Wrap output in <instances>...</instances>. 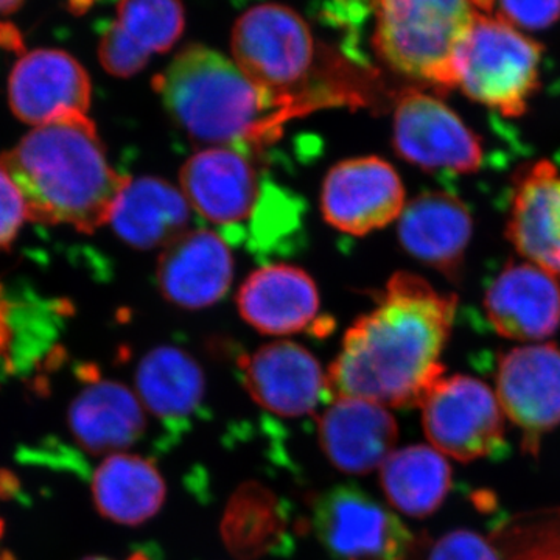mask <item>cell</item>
<instances>
[{
  "instance_id": "1",
  "label": "cell",
  "mask_w": 560,
  "mask_h": 560,
  "mask_svg": "<svg viewBox=\"0 0 560 560\" xmlns=\"http://www.w3.org/2000/svg\"><path fill=\"white\" fill-rule=\"evenodd\" d=\"M458 298L418 275L396 272L377 304L346 331L327 377L331 396L382 407L420 405L442 375Z\"/></svg>"
},
{
  "instance_id": "2",
  "label": "cell",
  "mask_w": 560,
  "mask_h": 560,
  "mask_svg": "<svg viewBox=\"0 0 560 560\" xmlns=\"http://www.w3.org/2000/svg\"><path fill=\"white\" fill-rule=\"evenodd\" d=\"M27 206L28 220L92 234L108 224L127 176L109 164L88 114H66L33 128L0 154Z\"/></svg>"
},
{
  "instance_id": "3",
  "label": "cell",
  "mask_w": 560,
  "mask_h": 560,
  "mask_svg": "<svg viewBox=\"0 0 560 560\" xmlns=\"http://www.w3.org/2000/svg\"><path fill=\"white\" fill-rule=\"evenodd\" d=\"M154 90L180 130L212 149L250 154L291 117L235 61L200 44L180 50L154 79Z\"/></svg>"
},
{
  "instance_id": "4",
  "label": "cell",
  "mask_w": 560,
  "mask_h": 560,
  "mask_svg": "<svg viewBox=\"0 0 560 560\" xmlns=\"http://www.w3.org/2000/svg\"><path fill=\"white\" fill-rule=\"evenodd\" d=\"M191 210L228 245L257 256L289 249L300 238L304 206L298 195L260 171L250 154L228 147L198 151L180 168Z\"/></svg>"
},
{
  "instance_id": "5",
  "label": "cell",
  "mask_w": 560,
  "mask_h": 560,
  "mask_svg": "<svg viewBox=\"0 0 560 560\" xmlns=\"http://www.w3.org/2000/svg\"><path fill=\"white\" fill-rule=\"evenodd\" d=\"M478 0H375L374 46L394 72L445 92L480 11Z\"/></svg>"
},
{
  "instance_id": "6",
  "label": "cell",
  "mask_w": 560,
  "mask_h": 560,
  "mask_svg": "<svg viewBox=\"0 0 560 560\" xmlns=\"http://www.w3.org/2000/svg\"><path fill=\"white\" fill-rule=\"evenodd\" d=\"M231 46L235 65L291 117L323 105L311 88L316 40L290 7L260 3L246 10L235 22Z\"/></svg>"
},
{
  "instance_id": "7",
  "label": "cell",
  "mask_w": 560,
  "mask_h": 560,
  "mask_svg": "<svg viewBox=\"0 0 560 560\" xmlns=\"http://www.w3.org/2000/svg\"><path fill=\"white\" fill-rule=\"evenodd\" d=\"M544 47L499 16L478 14L456 62V88L508 119L522 117L540 88Z\"/></svg>"
},
{
  "instance_id": "8",
  "label": "cell",
  "mask_w": 560,
  "mask_h": 560,
  "mask_svg": "<svg viewBox=\"0 0 560 560\" xmlns=\"http://www.w3.org/2000/svg\"><path fill=\"white\" fill-rule=\"evenodd\" d=\"M312 528L329 560H422L423 541L394 512L352 486L320 493Z\"/></svg>"
},
{
  "instance_id": "9",
  "label": "cell",
  "mask_w": 560,
  "mask_h": 560,
  "mask_svg": "<svg viewBox=\"0 0 560 560\" xmlns=\"http://www.w3.org/2000/svg\"><path fill=\"white\" fill-rule=\"evenodd\" d=\"M419 407L431 447L448 458L470 463L503 448L506 416L497 394L478 378L442 375Z\"/></svg>"
},
{
  "instance_id": "10",
  "label": "cell",
  "mask_w": 560,
  "mask_h": 560,
  "mask_svg": "<svg viewBox=\"0 0 560 560\" xmlns=\"http://www.w3.org/2000/svg\"><path fill=\"white\" fill-rule=\"evenodd\" d=\"M393 143L401 160L429 173L474 175L485 162L480 136L451 106L418 90L397 98Z\"/></svg>"
},
{
  "instance_id": "11",
  "label": "cell",
  "mask_w": 560,
  "mask_h": 560,
  "mask_svg": "<svg viewBox=\"0 0 560 560\" xmlns=\"http://www.w3.org/2000/svg\"><path fill=\"white\" fill-rule=\"evenodd\" d=\"M405 187L399 173L377 156L355 158L331 167L320 191V212L335 230L366 235L399 220Z\"/></svg>"
},
{
  "instance_id": "12",
  "label": "cell",
  "mask_w": 560,
  "mask_h": 560,
  "mask_svg": "<svg viewBox=\"0 0 560 560\" xmlns=\"http://www.w3.org/2000/svg\"><path fill=\"white\" fill-rule=\"evenodd\" d=\"M497 399L536 453L544 434L560 425V348L529 342L508 350L497 368Z\"/></svg>"
},
{
  "instance_id": "13",
  "label": "cell",
  "mask_w": 560,
  "mask_h": 560,
  "mask_svg": "<svg viewBox=\"0 0 560 560\" xmlns=\"http://www.w3.org/2000/svg\"><path fill=\"white\" fill-rule=\"evenodd\" d=\"M242 381L261 408L283 418L311 415L331 396L329 377L304 346L276 341L241 360Z\"/></svg>"
},
{
  "instance_id": "14",
  "label": "cell",
  "mask_w": 560,
  "mask_h": 560,
  "mask_svg": "<svg viewBox=\"0 0 560 560\" xmlns=\"http://www.w3.org/2000/svg\"><path fill=\"white\" fill-rule=\"evenodd\" d=\"M91 94L86 69L65 50L28 51L11 70V110L33 127L66 114H88Z\"/></svg>"
},
{
  "instance_id": "15",
  "label": "cell",
  "mask_w": 560,
  "mask_h": 560,
  "mask_svg": "<svg viewBox=\"0 0 560 560\" xmlns=\"http://www.w3.org/2000/svg\"><path fill=\"white\" fill-rule=\"evenodd\" d=\"M490 326L510 340L544 342L560 329V283L528 261H511L485 294Z\"/></svg>"
},
{
  "instance_id": "16",
  "label": "cell",
  "mask_w": 560,
  "mask_h": 560,
  "mask_svg": "<svg viewBox=\"0 0 560 560\" xmlns=\"http://www.w3.org/2000/svg\"><path fill=\"white\" fill-rule=\"evenodd\" d=\"M506 237L522 259L560 279V171L551 161L523 165L512 179Z\"/></svg>"
},
{
  "instance_id": "17",
  "label": "cell",
  "mask_w": 560,
  "mask_h": 560,
  "mask_svg": "<svg viewBox=\"0 0 560 560\" xmlns=\"http://www.w3.org/2000/svg\"><path fill=\"white\" fill-rule=\"evenodd\" d=\"M234 279L230 245L215 231L189 230L162 249L158 283L162 296L187 311L223 300Z\"/></svg>"
},
{
  "instance_id": "18",
  "label": "cell",
  "mask_w": 560,
  "mask_h": 560,
  "mask_svg": "<svg viewBox=\"0 0 560 560\" xmlns=\"http://www.w3.org/2000/svg\"><path fill=\"white\" fill-rule=\"evenodd\" d=\"M318 434L331 466L348 475L381 469L399 440L388 408L355 397H335L320 415Z\"/></svg>"
},
{
  "instance_id": "19",
  "label": "cell",
  "mask_w": 560,
  "mask_h": 560,
  "mask_svg": "<svg viewBox=\"0 0 560 560\" xmlns=\"http://www.w3.org/2000/svg\"><path fill=\"white\" fill-rule=\"evenodd\" d=\"M397 234L412 259L456 279L474 237V219L459 198L447 191H425L405 205Z\"/></svg>"
},
{
  "instance_id": "20",
  "label": "cell",
  "mask_w": 560,
  "mask_h": 560,
  "mask_svg": "<svg viewBox=\"0 0 560 560\" xmlns=\"http://www.w3.org/2000/svg\"><path fill=\"white\" fill-rule=\"evenodd\" d=\"M242 318L260 334L287 337L311 329L319 293L311 276L287 264H267L248 276L237 294Z\"/></svg>"
},
{
  "instance_id": "21",
  "label": "cell",
  "mask_w": 560,
  "mask_h": 560,
  "mask_svg": "<svg viewBox=\"0 0 560 560\" xmlns=\"http://www.w3.org/2000/svg\"><path fill=\"white\" fill-rule=\"evenodd\" d=\"M68 425L77 445L91 455H116L145 433V408L121 383L88 378L70 404Z\"/></svg>"
},
{
  "instance_id": "22",
  "label": "cell",
  "mask_w": 560,
  "mask_h": 560,
  "mask_svg": "<svg viewBox=\"0 0 560 560\" xmlns=\"http://www.w3.org/2000/svg\"><path fill=\"white\" fill-rule=\"evenodd\" d=\"M191 208L183 190L167 180L142 176L128 180L110 213L120 241L136 249H165L189 231Z\"/></svg>"
},
{
  "instance_id": "23",
  "label": "cell",
  "mask_w": 560,
  "mask_h": 560,
  "mask_svg": "<svg viewBox=\"0 0 560 560\" xmlns=\"http://www.w3.org/2000/svg\"><path fill=\"white\" fill-rule=\"evenodd\" d=\"M92 500L106 521L139 526L164 506L167 486L160 469L143 456H106L91 478Z\"/></svg>"
},
{
  "instance_id": "24",
  "label": "cell",
  "mask_w": 560,
  "mask_h": 560,
  "mask_svg": "<svg viewBox=\"0 0 560 560\" xmlns=\"http://www.w3.org/2000/svg\"><path fill=\"white\" fill-rule=\"evenodd\" d=\"M224 548L237 560H257L287 547L289 514L275 490L259 481L238 486L220 525Z\"/></svg>"
},
{
  "instance_id": "25",
  "label": "cell",
  "mask_w": 560,
  "mask_h": 560,
  "mask_svg": "<svg viewBox=\"0 0 560 560\" xmlns=\"http://www.w3.org/2000/svg\"><path fill=\"white\" fill-rule=\"evenodd\" d=\"M140 404L165 423H186L200 411L206 378L189 352L173 346L150 350L136 372Z\"/></svg>"
},
{
  "instance_id": "26",
  "label": "cell",
  "mask_w": 560,
  "mask_h": 560,
  "mask_svg": "<svg viewBox=\"0 0 560 560\" xmlns=\"http://www.w3.org/2000/svg\"><path fill=\"white\" fill-rule=\"evenodd\" d=\"M378 470L386 500L408 517L434 514L452 489L447 456L431 445H410L394 451Z\"/></svg>"
},
{
  "instance_id": "27",
  "label": "cell",
  "mask_w": 560,
  "mask_h": 560,
  "mask_svg": "<svg viewBox=\"0 0 560 560\" xmlns=\"http://www.w3.org/2000/svg\"><path fill=\"white\" fill-rule=\"evenodd\" d=\"M117 25L143 54H164L186 27L180 0H119Z\"/></svg>"
},
{
  "instance_id": "28",
  "label": "cell",
  "mask_w": 560,
  "mask_h": 560,
  "mask_svg": "<svg viewBox=\"0 0 560 560\" xmlns=\"http://www.w3.org/2000/svg\"><path fill=\"white\" fill-rule=\"evenodd\" d=\"M493 540L503 560H560V514L515 523Z\"/></svg>"
},
{
  "instance_id": "29",
  "label": "cell",
  "mask_w": 560,
  "mask_h": 560,
  "mask_svg": "<svg viewBox=\"0 0 560 560\" xmlns=\"http://www.w3.org/2000/svg\"><path fill=\"white\" fill-rule=\"evenodd\" d=\"M98 58H101L106 72L114 77H120V79L136 75L145 68L150 60L149 55L139 50L131 39L121 32L116 21L103 28Z\"/></svg>"
},
{
  "instance_id": "30",
  "label": "cell",
  "mask_w": 560,
  "mask_h": 560,
  "mask_svg": "<svg viewBox=\"0 0 560 560\" xmlns=\"http://www.w3.org/2000/svg\"><path fill=\"white\" fill-rule=\"evenodd\" d=\"M423 560H503L497 541L469 529H456L442 536Z\"/></svg>"
},
{
  "instance_id": "31",
  "label": "cell",
  "mask_w": 560,
  "mask_h": 560,
  "mask_svg": "<svg viewBox=\"0 0 560 560\" xmlns=\"http://www.w3.org/2000/svg\"><path fill=\"white\" fill-rule=\"evenodd\" d=\"M497 16L517 28L541 31L559 20L560 0H499Z\"/></svg>"
},
{
  "instance_id": "32",
  "label": "cell",
  "mask_w": 560,
  "mask_h": 560,
  "mask_svg": "<svg viewBox=\"0 0 560 560\" xmlns=\"http://www.w3.org/2000/svg\"><path fill=\"white\" fill-rule=\"evenodd\" d=\"M25 220L27 206L9 173L0 167V249L10 248L16 241Z\"/></svg>"
},
{
  "instance_id": "33",
  "label": "cell",
  "mask_w": 560,
  "mask_h": 560,
  "mask_svg": "<svg viewBox=\"0 0 560 560\" xmlns=\"http://www.w3.org/2000/svg\"><path fill=\"white\" fill-rule=\"evenodd\" d=\"M13 341V329L9 319V305L2 296V289H0V357L5 355L7 350L11 348Z\"/></svg>"
},
{
  "instance_id": "34",
  "label": "cell",
  "mask_w": 560,
  "mask_h": 560,
  "mask_svg": "<svg viewBox=\"0 0 560 560\" xmlns=\"http://www.w3.org/2000/svg\"><path fill=\"white\" fill-rule=\"evenodd\" d=\"M97 0H69V9L73 14H83L91 9Z\"/></svg>"
},
{
  "instance_id": "35",
  "label": "cell",
  "mask_w": 560,
  "mask_h": 560,
  "mask_svg": "<svg viewBox=\"0 0 560 560\" xmlns=\"http://www.w3.org/2000/svg\"><path fill=\"white\" fill-rule=\"evenodd\" d=\"M24 0H0V14L14 13L22 5Z\"/></svg>"
},
{
  "instance_id": "36",
  "label": "cell",
  "mask_w": 560,
  "mask_h": 560,
  "mask_svg": "<svg viewBox=\"0 0 560 560\" xmlns=\"http://www.w3.org/2000/svg\"><path fill=\"white\" fill-rule=\"evenodd\" d=\"M81 560H113V559L102 558V556H91V558H84Z\"/></svg>"
},
{
  "instance_id": "37",
  "label": "cell",
  "mask_w": 560,
  "mask_h": 560,
  "mask_svg": "<svg viewBox=\"0 0 560 560\" xmlns=\"http://www.w3.org/2000/svg\"><path fill=\"white\" fill-rule=\"evenodd\" d=\"M0 536H2V523H0ZM0 560H11V559H5V558H3L2 555H0Z\"/></svg>"
}]
</instances>
